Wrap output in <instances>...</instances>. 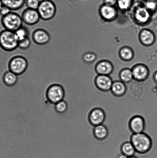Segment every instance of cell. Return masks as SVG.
<instances>
[{
	"mask_svg": "<svg viewBox=\"0 0 157 158\" xmlns=\"http://www.w3.org/2000/svg\"><path fill=\"white\" fill-rule=\"evenodd\" d=\"M18 43L14 32L5 29L0 32V47L3 50L12 52L18 48Z\"/></svg>",
	"mask_w": 157,
	"mask_h": 158,
	"instance_id": "1",
	"label": "cell"
},
{
	"mask_svg": "<svg viewBox=\"0 0 157 158\" xmlns=\"http://www.w3.org/2000/svg\"><path fill=\"white\" fill-rule=\"evenodd\" d=\"M131 142L136 151L140 154L147 152L151 146L150 137L142 133L134 134L132 136Z\"/></svg>",
	"mask_w": 157,
	"mask_h": 158,
	"instance_id": "2",
	"label": "cell"
},
{
	"mask_svg": "<svg viewBox=\"0 0 157 158\" xmlns=\"http://www.w3.org/2000/svg\"><path fill=\"white\" fill-rule=\"evenodd\" d=\"M1 23L5 29L15 32L22 27L23 21L19 15L11 11L8 15L2 17Z\"/></svg>",
	"mask_w": 157,
	"mask_h": 158,
	"instance_id": "3",
	"label": "cell"
},
{
	"mask_svg": "<svg viewBox=\"0 0 157 158\" xmlns=\"http://www.w3.org/2000/svg\"><path fill=\"white\" fill-rule=\"evenodd\" d=\"M37 10L41 19L49 21L55 16L57 8L54 2L51 0H41Z\"/></svg>",
	"mask_w": 157,
	"mask_h": 158,
	"instance_id": "4",
	"label": "cell"
},
{
	"mask_svg": "<svg viewBox=\"0 0 157 158\" xmlns=\"http://www.w3.org/2000/svg\"><path fill=\"white\" fill-rule=\"evenodd\" d=\"M28 66V62L25 58L17 56L12 58L8 64L9 70L16 74L21 75L25 72Z\"/></svg>",
	"mask_w": 157,
	"mask_h": 158,
	"instance_id": "5",
	"label": "cell"
},
{
	"mask_svg": "<svg viewBox=\"0 0 157 158\" xmlns=\"http://www.w3.org/2000/svg\"><path fill=\"white\" fill-rule=\"evenodd\" d=\"M46 96L49 102L56 104L64 98L65 91L64 88L60 85H51L47 89Z\"/></svg>",
	"mask_w": 157,
	"mask_h": 158,
	"instance_id": "6",
	"label": "cell"
},
{
	"mask_svg": "<svg viewBox=\"0 0 157 158\" xmlns=\"http://www.w3.org/2000/svg\"><path fill=\"white\" fill-rule=\"evenodd\" d=\"M21 17L23 22L29 26L34 25L41 19L37 10L29 8L23 11Z\"/></svg>",
	"mask_w": 157,
	"mask_h": 158,
	"instance_id": "7",
	"label": "cell"
},
{
	"mask_svg": "<svg viewBox=\"0 0 157 158\" xmlns=\"http://www.w3.org/2000/svg\"><path fill=\"white\" fill-rule=\"evenodd\" d=\"M50 36L49 32L44 29H38L34 31L32 39L35 44L38 45H44L49 42Z\"/></svg>",
	"mask_w": 157,
	"mask_h": 158,
	"instance_id": "8",
	"label": "cell"
},
{
	"mask_svg": "<svg viewBox=\"0 0 157 158\" xmlns=\"http://www.w3.org/2000/svg\"><path fill=\"white\" fill-rule=\"evenodd\" d=\"M89 119L92 124L96 126L100 125L104 120V113L101 109L94 110L91 112Z\"/></svg>",
	"mask_w": 157,
	"mask_h": 158,
	"instance_id": "9",
	"label": "cell"
},
{
	"mask_svg": "<svg viewBox=\"0 0 157 158\" xmlns=\"http://www.w3.org/2000/svg\"><path fill=\"white\" fill-rule=\"evenodd\" d=\"M130 126L132 131L135 134L142 133L144 127L143 119L138 116L133 118L130 121Z\"/></svg>",
	"mask_w": 157,
	"mask_h": 158,
	"instance_id": "10",
	"label": "cell"
},
{
	"mask_svg": "<svg viewBox=\"0 0 157 158\" xmlns=\"http://www.w3.org/2000/svg\"><path fill=\"white\" fill-rule=\"evenodd\" d=\"M3 5L11 10H19L25 4L26 0H2Z\"/></svg>",
	"mask_w": 157,
	"mask_h": 158,
	"instance_id": "11",
	"label": "cell"
},
{
	"mask_svg": "<svg viewBox=\"0 0 157 158\" xmlns=\"http://www.w3.org/2000/svg\"><path fill=\"white\" fill-rule=\"evenodd\" d=\"M98 86L102 90L107 91L112 86V82L110 78L104 76H101L96 80Z\"/></svg>",
	"mask_w": 157,
	"mask_h": 158,
	"instance_id": "12",
	"label": "cell"
},
{
	"mask_svg": "<svg viewBox=\"0 0 157 158\" xmlns=\"http://www.w3.org/2000/svg\"><path fill=\"white\" fill-rule=\"evenodd\" d=\"M18 80V75L9 70L5 73L3 75V82L7 86H14L16 84Z\"/></svg>",
	"mask_w": 157,
	"mask_h": 158,
	"instance_id": "13",
	"label": "cell"
},
{
	"mask_svg": "<svg viewBox=\"0 0 157 158\" xmlns=\"http://www.w3.org/2000/svg\"><path fill=\"white\" fill-rule=\"evenodd\" d=\"M121 151L123 154L127 157L134 156L136 151L132 143L130 142H127L123 145Z\"/></svg>",
	"mask_w": 157,
	"mask_h": 158,
	"instance_id": "14",
	"label": "cell"
},
{
	"mask_svg": "<svg viewBox=\"0 0 157 158\" xmlns=\"http://www.w3.org/2000/svg\"><path fill=\"white\" fill-rule=\"evenodd\" d=\"M112 92L117 96L123 95L126 91L125 86L121 82H116L114 83L112 85Z\"/></svg>",
	"mask_w": 157,
	"mask_h": 158,
	"instance_id": "15",
	"label": "cell"
},
{
	"mask_svg": "<svg viewBox=\"0 0 157 158\" xmlns=\"http://www.w3.org/2000/svg\"><path fill=\"white\" fill-rule=\"evenodd\" d=\"M95 136L100 139H104L108 134L107 128L103 125H98L95 127L94 131Z\"/></svg>",
	"mask_w": 157,
	"mask_h": 158,
	"instance_id": "16",
	"label": "cell"
},
{
	"mask_svg": "<svg viewBox=\"0 0 157 158\" xmlns=\"http://www.w3.org/2000/svg\"><path fill=\"white\" fill-rule=\"evenodd\" d=\"M15 33L18 41L28 38V31L26 28L23 26L15 31Z\"/></svg>",
	"mask_w": 157,
	"mask_h": 158,
	"instance_id": "17",
	"label": "cell"
},
{
	"mask_svg": "<svg viewBox=\"0 0 157 158\" xmlns=\"http://www.w3.org/2000/svg\"><path fill=\"white\" fill-rule=\"evenodd\" d=\"M136 16L139 21L144 22L148 19L149 14L146 9L139 8L137 11Z\"/></svg>",
	"mask_w": 157,
	"mask_h": 158,
	"instance_id": "18",
	"label": "cell"
},
{
	"mask_svg": "<svg viewBox=\"0 0 157 158\" xmlns=\"http://www.w3.org/2000/svg\"><path fill=\"white\" fill-rule=\"evenodd\" d=\"M101 12L104 17L108 19L113 18L115 15L114 9L109 6L103 7L101 9Z\"/></svg>",
	"mask_w": 157,
	"mask_h": 158,
	"instance_id": "19",
	"label": "cell"
},
{
	"mask_svg": "<svg viewBox=\"0 0 157 158\" xmlns=\"http://www.w3.org/2000/svg\"><path fill=\"white\" fill-rule=\"evenodd\" d=\"M134 75L135 78L138 80H143L147 76V72L144 68L140 66L135 69L134 71Z\"/></svg>",
	"mask_w": 157,
	"mask_h": 158,
	"instance_id": "20",
	"label": "cell"
},
{
	"mask_svg": "<svg viewBox=\"0 0 157 158\" xmlns=\"http://www.w3.org/2000/svg\"><path fill=\"white\" fill-rule=\"evenodd\" d=\"M97 69L100 73L107 74L110 72L112 70V67L109 63L103 62L98 66Z\"/></svg>",
	"mask_w": 157,
	"mask_h": 158,
	"instance_id": "21",
	"label": "cell"
},
{
	"mask_svg": "<svg viewBox=\"0 0 157 158\" xmlns=\"http://www.w3.org/2000/svg\"><path fill=\"white\" fill-rule=\"evenodd\" d=\"M68 109L67 104L65 102L62 100L56 104L55 110L58 114H62L65 113Z\"/></svg>",
	"mask_w": 157,
	"mask_h": 158,
	"instance_id": "22",
	"label": "cell"
},
{
	"mask_svg": "<svg viewBox=\"0 0 157 158\" xmlns=\"http://www.w3.org/2000/svg\"><path fill=\"white\" fill-rule=\"evenodd\" d=\"M141 39L146 44H150L153 42L154 37L153 35L148 31H144L141 34Z\"/></svg>",
	"mask_w": 157,
	"mask_h": 158,
	"instance_id": "23",
	"label": "cell"
},
{
	"mask_svg": "<svg viewBox=\"0 0 157 158\" xmlns=\"http://www.w3.org/2000/svg\"><path fill=\"white\" fill-rule=\"evenodd\" d=\"M40 2V0H26L25 4L27 8L37 10Z\"/></svg>",
	"mask_w": 157,
	"mask_h": 158,
	"instance_id": "24",
	"label": "cell"
},
{
	"mask_svg": "<svg viewBox=\"0 0 157 158\" xmlns=\"http://www.w3.org/2000/svg\"><path fill=\"white\" fill-rule=\"evenodd\" d=\"M31 44V41L29 38L18 41V48L22 50H26L29 47Z\"/></svg>",
	"mask_w": 157,
	"mask_h": 158,
	"instance_id": "25",
	"label": "cell"
},
{
	"mask_svg": "<svg viewBox=\"0 0 157 158\" xmlns=\"http://www.w3.org/2000/svg\"><path fill=\"white\" fill-rule=\"evenodd\" d=\"M121 78L125 81H128L132 78V74L130 71L127 70L124 71L121 74Z\"/></svg>",
	"mask_w": 157,
	"mask_h": 158,
	"instance_id": "26",
	"label": "cell"
},
{
	"mask_svg": "<svg viewBox=\"0 0 157 158\" xmlns=\"http://www.w3.org/2000/svg\"><path fill=\"white\" fill-rule=\"evenodd\" d=\"M121 55L123 58L125 59H130L132 56L131 52L127 49H123L121 51Z\"/></svg>",
	"mask_w": 157,
	"mask_h": 158,
	"instance_id": "27",
	"label": "cell"
},
{
	"mask_svg": "<svg viewBox=\"0 0 157 158\" xmlns=\"http://www.w3.org/2000/svg\"><path fill=\"white\" fill-rule=\"evenodd\" d=\"M118 3L121 9H126L130 5V0H119Z\"/></svg>",
	"mask_w": 157,
	"mask_h": 158,
	"instance_id": "28",
	"label": "cell"
},
{
	"mask_svg": "<svg viewBox=\"0 0 157 158\" xmlns=\"http://www.w3.org/2000/svg\"><path fill=\"white\" fill-rule=\"evenodd\" d=\"M11 11V10L8 7L3 5L1 9H0V15H1L2 16H5V15H7L10 13Z\"/></svg>",
	"mask_w": 157,
	"mask_h": 158,
	"instance_id": "29",
	"label": "cell"
},
{
	"mask_svg": "<svg viewBox=\"0 0 157 158\" xmlns=\"http://www.w3.org/2000/svg\"><path fill=\"white\" fill-rule=\"evenodd\" d=\"M95 57L92 54H87L84 56V59L86 61H90L94 59Z\"/></svg>",
	"mask_w": 157,
	"mask_h": 158,
	"instance_id": "30",
	"label": "cell"
},
{
	"mask_svg": "<svg viewBox=\"0 0 157 158\" xmlns=\"http://www.w3.org/2000/svg\"><path fill=\"white\" fill-rule=\"evenodd\" d=\"M147 6L148 8L153 9L156 7V4L153 1H149L147 3Z\"/></svg>",
	"mask_w": 157,
	"mask_h": 158,
	"instance_id": "31",
	"label": "cell"
},
{
	"mask_svg": "<svg viewBox=\"0 0 157 158\" xmlns=\"http://www.w3.org/2000/svg\"><path fill=\"white\" fill-rule=\"evenodd\" d=\"M117 0H104L105 2L108 6L113 5L116 3Z\"/></svg>",
	"mask_w": 157,
	"mask_h": 158,
	"instance_id": "32",
	"label": "cell"
},
{
	"mask_svg": "<svg viewBox=\"0 0 157 158\" xmlns=\"http://www.w3.org/2000/svg\"><path fill=\"white\" fill-rule=\"evenodd\" d=\"M128 157H127V156L122 154L120 155L118 158H127Z\"/></svg>",
	"mask_w": 157,
	"mask_h": 158,
	"instance_id": "33",
	"label": "cell"
},
{
	"mask_svg": "<svg viewBox=\"0 0 157 158\" xmlns=\"http://www.w3.org/2000/svg\"><path fill=\"white\" fill-rule=\"evenodd\" d=\"M3 6V4L2 1V0H0V9H1L2 7Z\"/></svg>",
	"mask_w": 157,
	"mask_h": 158,
	"instance_id": "34",
	"label": "cell"
},
{
	"mask_svg": "<svg viewBox=\"0 0 157 158\" xmlns=\"http://www.w3.org/2000/svg\"><path fill=\"white\" fill-rule=\"evenodd\" d=\"M127 158H138L134 156H131V157H128Z\"/></svg>",
	"mask_w": 157,
	"mask_h": 158,
	"instance_id": "35",
	"label": "cell"
},
{
	"mask_svg": "<svg viewBox=\"0 0 157 158\" xmlns=\"http://www.w3.org/2000/svg\"><path fill=\"white\" fill-rule=\"evenodd\" d=\"M155 78H156V80L157 81V73L156 74V77H155Z\"/></svg>",
	"mask_w": 157,
	"mask_h": 158,
	"instance_id": "36",
	"label": "cell"
}]
</instances>
